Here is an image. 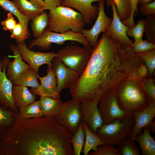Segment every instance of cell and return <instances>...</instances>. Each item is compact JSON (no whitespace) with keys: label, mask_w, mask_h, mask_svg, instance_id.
Here are the masks:
<instances>
[{"label":"cell","mask_w":155,"mask_h":155,"mask_svg":"<svg viewBox=\"0 0 155 155\" xmlns=\"http://www.w3.org/2000/svg\"><path fill=\"white\" fill-rule=\"evenodd\" d=\"M80 104L72 98L63 102L61 110L55 118L61 126L73 135L82 122Z\"/></svg>","instance_id":"ba28073f"},{"label":"cell","mask_w":155,"mask_h":155,"mask_svg":"<svg viewBox=\"0 0 155 155\" xmlns=\"http://www.w3.org/2000/svg\"><path fill=\"white\" fill-rule=\"evenodd\" d=\"M155 120L152 123L150 127V131H151L153 133H155Z\"/></svg>","instance_id":"7dc6e473"},{"label":"cell","mask_w":155,"mask_h":155,"mask_svg":"<svg viewBox=\"0 0 155 155\" xmlns=\"http://www.w3.org/2000/svg\"><path fill=\"white\" fill-rule=\"evenodd\" d=\"M144 32L146 40L155 44V14L146 16L144 20Z\"/></svg>","instance_id":"d6a6232c"},{"label":"cell","mask_w":155,"mask_h":155,"mask_svg":"<svg viewBox=\"0 0 155 155\" xmlns=\"http://www.w3.org/2000/svg\"><path fill=\"white\" fill-rule=\"evenodd\" d=\"M136 72L122 80L114 90L119 106L129 116L143 109L151 102Z\"/></svg>","instance_id":"3957f363"},{"label":"cell","mask_w":155,"mask_h":155,"mask_svg":"<svg viewBox=\"0 0 155 155\" xmlns=\"http://www.w3.org/2000/svg\"><path fill=\"white\" fill-rule=\"evenodd\" d=\"M117 14L121 20L124 21L130 17L131 11L130 0H113Z\"/></svg>","instance_id":"4dcf8cb0"},{"label":"cell","mask_w":155,"mask_h":155,"mask_svg":"<svg viewBox=\"0 0 155 155\" xmlns=\"http://www.w3.org/2000/svg\"><path fill=\"white\" fill-rule=\"evenodd\" d=\"M138 9L144 16L155 14V1L149 3L140 5Z\"/></svg>","instance_id":"b9f144b4"},{"label":"cell","mask_w":155,"mask_h":155,"mask_svg":"<svg viewBox=\"0 0 155 155\" xmlns=\"http://www.w3.org/2000/svg\"><path fill=\"white\" fill-rule=\"evenodd\" d=\"M142 133L137 135L135 138L139 144L143 155H155V141L150 133V128L144 127Z\"/></svg>","instance_id":"44dd1931"},{"label":"cell","mask_w":155,"mask_h":155,"mask_svg":"<svg viewBox=\"0 0 155 155\" xmlns=\"http://www.w3.org/2000/svg\"><path fill=\"white\" fill-rule=\"evenodd\" d=\"M98 108L103 123H109L116 119L123 120L129 116L120 107L114 91L104 95L99 101Z\"/></svg>","instance_id":"9c48e42d"},{"label":"cell","mask_w":155,"mask_h":155,"mask_svg":"<svg viewBox=\"0 0 155 155\" xmlns=\"http://www.w3.org/2000/svg\"><path fill=\"white\" fill-rule=\"evenodd\" d=\"M88 155H121L117 148L111 145H104L99 146L95 151L90 152Z\"/></svg>","instance_id":"74e56055"},{"label":"cell","mask_w":155,"mask_h":155,"mask_svg":"<svg viewBox=\"0 0 155 155\" xmlns=\"http://www.w3.org/2000/svg\"><path fill=\"white\" fill-rule=\"evenodd\" d=\"M138 0H130L131 5V11L130 16L127 20L122 21L123 23L128 27L134 26L135 24L134 20V15L137 14H139L138 9L137 8Z\"/></svg>","instance_id":"ab89813d"},{"label":"cell","mask_w":155,"mask_h":155,"mask_svg":"<svg viewBox=\"0 0 155 155\" xmlns=\"http://www.w3.org/2000/svg\"><path fill=\"white\" fill-rule=\"evenodd\" d=\"M48 13L49 24L46 29L51 31L81 32L86 24L81 14L69 7L59 6Z\"/></svg>","instance_id":"277c9868"},{"label":"cell","mask_w":155,"mask_h":155,"mask_svg":"<svg viewBox=\"0 0 155 155\" xmlns=\"http://www.w3.org/2000/svg\"><path fill=\"white\" fill-rule=\"evenodd\" d=\"M10 37L16 40L17 43L25 42L30 36L28 25L17 22L16 26L11 32Z\"/></svg>","instance_id":"1f68e13d"},{"label":"cell","mask_w":155,"mask_h":155,"mask_svg":"<svg viewBox=\"0 0 155 155\" xmlns=\"http://www.w3.org/2000/svg\"><path fill=\"white\" fill-rule=\"evenodd\" d=\"M82 124L85 135V141L82 151L84 155H88L91 151H95L98 147L104 144L96 133L89 129L85 122L82 121Z\"/></svg>","instance_id":"603a6c76"},{"label":"cell","mask_w":155,"mask_h":155,"mask_svg":"<svg viewBox=\"0 0 155 155\" xmlns=\"http://www.w3.org/2000/svg\"><path fill=\"white\" fill-rule=\"evenodd\" d=\"M105 0H63L61 6L74 8L82 15L86 24H90L98 16L99 9L93 2Z\"/></svg>","instance_id":"e0dca14e"},{"label":"cell","mask_w":155,"mask_h":155,"mask_svg":"<svg viewBox=\"0 0 155 155\" xmlns=\"http://www.w3.org/2000/svg\"><path fill=\"white\" fill-rule=\"evenodd\" d=\"M18 11L31 20L44 11L36 6L28 0H12Z\"/></svg>","instance_id":"484cf974"},{"label":"cell","mask_w":155,"mask_h":155,"mask_svg":"<svg viewBox=\"0 0 155 155\" xmlns=\"http://www.w3.org/2000/svg\"><path fill=\"white\" fill-rule=\"evenodd\" d=\"M92 50V46L68 45L57 51L54 59L61 61L80 76L87 65Z\"/></svg>","instance_id":"8992f818"},{"label":"cell","mask_w":155,"mask_h":155,"mask_svg":"<svg viewBox=\"0 0 155 155\" xmlns=\"http://www.w3.org/2000/svg\"><path fill=\"white\" fill-rule=\"evenodd\" d=\"M17 45L22 59L37 73L42 65L46 64L48 67H51L52 61L57 55L53 51L42 53L32 51L28 48L25 42L17 43Z\"/></svg>","instance_id":"30bf717a"},{"label":"cell","mask_w":155,"mask_h":155,"mask_svg":"<svg viewBox=\"0 0 155 155\" xmlns=\"http://www.w3.org/2000/svg\"><path fill=\"white\" fill-rule=\"evenodd\" d=\"M10 60L8 56L0 60V105L17 113L19 110L15 105L13 98V84L6 75V66Z\"/></svg>","instance_id":"8fae6325"},{"label":"cell","mask_w":155,"mask_h":155,"mask_svg":"<svg viewBox=\"0 0 155 155\" xmlns=\"http://www.w3.org/2000/svg\"><path fill=\"white\" fill-rule=\"evenodd\" d=\"M30 24L33 36L38 38L44 33L49 24L48 13L44 11L31 19Z\"/></svg>","instance_id":"d4e9b609"},{"label":"cell","mask_w":155,"mask_h":155,"mask_svg":"<svg viewBox=\"0 0 155 155\" xmlns=\"http://www.w3.org/2000/svg\"><path fill=\"white\" fill-rule=\"evenodd\" d=\"M143 60L148 68V75L152 77L155 69V49L148 51L137 53Z\"/></svg>","instance_id":"836d02e7"},{"label":"cell","mask_w":155,"mask_h":155,"mask_svg":"<svg viewBox=\"0 0 155 155\" xmlns=\"http://www.w3.org/2000/svg\"><path fill=\"white\" fill-rule=\"evenodd\" d=\"M99 102L97 100L87 101L80 104L82 121L95 133L103 123L98 108Z\"/></svg>","instance_id":"9a60e30c"},{"label":"cell","mask_w":155,"mask_h":155,"mask_svg":"<svg viewBox=\"0 0 155 155\" xmlns=\"http://www.w3.org/2000/svg\"><path fill=\"white\" fill-rule=\"evenodd\" d=\"M52 67L56 78L57 90L59 93L63 89L71 87L80 76L61 61L54 58L52 61Z\"/></svg>","instance_id":"4fadbf2b"},{"label":"cell","mask_w":155,"mask_h":155,"mask_svg":"<svg viewBox=\"0 0 155 155\" xmlns=\"http://www.w3.org/2000/svg\"><path fill=\"white\" fill-rule=\"evenodd\" d=\"M38 73L30 67L23 72L12 83L15 85L36 88L40 85L38 80Z\"/></svg>","instance_id":"cb8c5ba5"},{"label":"cell","mask_w":155,"mask_h":155,"mask_svg":"<svg viewBox=\"0 0 155 155\" xmlns=\"http://www.w3.org/2000/svg\"><path fill=\"white\" fill-rule=\"evenodd\" d=\"M134 124L132 116L122 120L116 119L108 123H103L96 133L104 145L118 146L131 135Z\"/></svg>","instance_id":"5b68a950"},{"label":"cell","mask_w":155,"mask_h":155,"mask_svg":"<svg viewBox=\"0 0 155 155\" xmlns=\"http://www.w3.org/2000/svg\"><path fill=\"white\" fill-rule=\"evenodd\" d=\"M104 1L105 0H101L98 2V13L92 27L89 30L84 29L81 31L83 35L87 39L92 47L97 43L99 34L101 33L105 32L112 21V19L108 17L105 12Z\"/></svg>","instance_id":"7c38bea8"},{"label":"cell","mask_w":155,"mask_h":155,"mask_svg":"<svg viewBox=\"0 0 155 155\" xmlns=\"http://www.w3.org/2000/svg\"><path fill=\"white\" fill-rule=\"evenodd\" d=\"M67 41H75L84 46H92L81 32L69 30L63 33L56 32L46 29L40 36L32 40L27 46L30 49L36 46L40 50L45 51L50 49L52 43L62 45Z\"/></svg>","instance_id":"52a82bcc"},{"label":"cell","mask_w":155,"mask_h":155,"mask_svg":"<svg viewBox=\"0 0 155 155\" xmlns=\"http://www.w3.org/2000/svg\"><path fill=\"white\" fill-rule=\"evenodd\" d=\"M139 78L141 84L150 102H155V80L152 77Z\"/></svg>","instance_id":"8d00e7d4"},{"label":"cell","mask_w":155,"mask_h":155,"mask_svg":"<svg viewBox=\"0 0 155 155\" xmlns=\"http://www.w3.org/2000/svg\"><path fill=\"white\" fill-rule=\"evenodd\" d=\"M43 11L50 10L57 7L61 6L63 0H44Z\"/></svg>","instance_id":"7bdbcfd3"},{"label":"cell","mask_w":155,"mask_h":155,"mask_svg":"<svg viewBox=\"0 0 155 155\" xmlns=\"http://www.w3.org/2000/svg\"><path fill=\"white\" fill-rule=\"evenodd\" d=\"M136 74L140 78L146 77L148 74V68L144 63L142 64L138 67L136 71Z\"/></svg>","instance_id":"ee69618b"},{"label":"cell","mask_w":155,"mask_h":155,"mask_svg":"<svg viewBox=\"0 0 155 155\" xmlns=\"http://www.w3.org/2000/svg\"><path fill=\"white\" fill-rule=\"evenodd\" d=\"M85 141V135L82 122L80 126L73 135L71 140L73 155H80L82 151Z\"/></svg>","instance_id":"83f0119b"},{"label":"cell","mask_w":155,"mask_h":155,"mask_svg":"<svg viewBox=\"0 0 155 155\" xmlns=\"http://www.w3.org/2000/svg\"><path fill=\"white\" fill-rule=\"evenodd\" d=\"M16 113L0 105V131L12 123Z\"/></svg>","instance_id":"d590c367"},{"label":"cell","mask_w":155,"mask_h":155,"mask_svg":"<svg viewBox=\"0 0 155 155\" xmlns=\"http://www.w3.org/2000/svg\"><path fill=\"white\" fill-rule=\"evenodd\" d=\"M144 20L140 18L134 26L129 27L127 34L129 37H133L134 39V43H138L142 40L144 32Z\"/></svg>","instance_id":"e575fe53"},{"label":"cell","mask_w":155,"mask_h":155,"mask_svg":"<svg viewBox=\"0 0 155 155\" xmlns=\"http://www.w3.org/2000/svg\"><path fill=\"white\" fill-rule=\"evenodd\" d=\"M30 2L38 7L43 10L44 2L43 0H28Z\"/></svg>","instance_id":"f6af8a7d"},{"label":"cell","mask_w":155,"mask_h":155,"mask_svg":"<svg viewBox=\"0 0 155 155\" xmlns=\"http://www.w3.org/2000/svg\"><path fill=\"white\" fill-rule=\"evenodd\" d=\"M144 62L131 45L103 33L83 72L69 91L72 98L81 103L99 101L114 91L123 80L135 72Z\"/></svg>","instance_id":"6da1fadb"},{"label":"cell","mask_w":155,"mask_h":155,"mask_svg":"<svg viewBox=\"0 0 155 155\" xmlns=\"http://www.w3.org/2000/svg\"><path fill=\"white\" fill-rule=\"evenodd\" d=\"M131 46L136 53L146 52L155 49V44L147 40H142L138 43H133Z\"/></svg>","instance_id":"f35d334b"},{"label":"cell","mask_w":155,"mask_h":155,"mask_svg":"<svg viewBox=\"0 0 155 155\" xmlns=\"http://www.w3.org/2000/svg\"><path fill=\"white\" fill-rule=\"evenodd\" d=\"M107 6L112 8L113 18L112 21L104 33L121 42L132 45L134 41L129 38L127 34L129 27L125 25L119 17L115 4L113 0H105Z\"/></svg>","instance_id":"5bb4252c"},{"label":"cell","mask_w":155,"mask_h":155,"mask_svg":"<svg viewBox=\"0 0 155 155\" xmlns=\"http://www.w3.org/2000/svg\"><path fill=\"white\" fill-rule=\"evenodd\" d=\"M12 15L11 13H8L6 19L1 22L3 29L5 31L11 32L17 23Z\"/></svg>","instance_id":"60d3db41"},{"label":"cell","mask_w":155,"mask_h":155,"mask_svg":"<svg viewBox=\"0 0 155 155\" xmlns=\"http://www.w3.org/2000/svg\"><path fill=\"white\" fill-rule=\"evenodd\" d=\"M18 113L0 131V155L73 154V135L55 118L25 119Z\"/></svg>","instance_id":"7a4b0ae2"},{"label":"cell","mask_w":155,"mask_h":155,"mask_svg":"<svg viewBox=\"0 0 155 155\" xmlns=\"http://www.w3.org/2000/svg\"><path fill=\"white\" fill-rule=\"evenodd\" d=\"M46 73L45 76H38L40 82V86L36 88H32L30 90L35 95L60 99V93L57 90L56 78L52 67H47Z\"/></svg>","instance_id":"2e32d148"},{"label":"cell","mask_w":155,"mask_h":155,"mask_svg":"<svg viewBox=\"0 0 155 155\" xmlns=\"http://www.w3.org/2000/svg\"><path fill=\"white\" fill-rule=\"evenodd\" d=\"M12 96L14 104L18 109L32 103L36 98L27 87L18 85L13 86Z\"/></svg>","instance_id":"ffe728a7"},{"label":"cell","mask_w":155,"mask_h":155,"mask_svg":"<svg viewBox=\"0 0 155 155\" xmlns=\"http://www.w3.org/2000/svg\"><path fill=\"white\" fill-rule=\"evenodd\" d=\"M154 1H155V0H138V4L141 5L148 4Z\"/></svg>","instance_id":"bcb514c9"},{"label":"cell","mask_w":155,"mask_h":155,"mask_svg":"<svg viewBox=\"0 0 155 155\" xmlns=\"http://www.w3.org/2000/svg\"><path fill=\"white\" fill-rule=\"evenodd\" d=\"M19 115L25 119L38 118L44 117L39 100L19 108Z\"/></svg>","instance_id":"4316f807"},{"label":"cell","mask_w":155,"mask_h":155,"mask_svg":"<svg viewBox=\"0 0 155 155\" xmlns=\"http://www.w3.org/2000/svg\"><path fill=\"white\" fill-rule=\"evenodd\" d=\"M134 120L132 132L129 137L135 141L136 136L141 133L145 127L150 128L155 117V102H151L143 109L134 113L132 115Z\"/></svg>","instance_id":"ac0fdd59"},{"label":"cell","mask_w":155,"mask_h":155,"mask_svg":"<svg viewBox=\"0 0 155 155\" xmlns=\"http://www.w3.org/2000/svg\"><path fill=\"white\" fill-rule=\"evenodd\" d=\"M9 48L13 54L14 59L13 61L10 60L7 63L6 71L8 78L12 82L30 67L22 59L17 45L11 44Z\"/></svg>","instance_id":"d6986e66"},{"label":"cell","mask_w":155,"mask_h":155,"mask_svg":"<svg viewBox=\"0 0 155 155\" xmlns=\"http://www.w3.org/2000/svg\"><path fill=\"white\" fill-rule=\"evenodd\" d=\"M0 6L5 11L11 13L18 18V22L28 25L31 20L29 17L22 14L18 10L12 1L9 0H0Z\"/></svg>","instance_id":"f1b7e54d"},{"label":"cell","mask_w":155,"mask_h":155,"mask_svg":"<svg viewBox=\"0 0 155 155\" xmlns=\"http://www.w3.org/2000/svg\"><path fill=\"white\" fill-rule=\"evenodd\" d=\"M134 142L128 137L120 143L117 148L121 155H140V148Z\"/></svg>","instance_id":"f546056e"},{"label":"cell","mask_w":155,"mask_h":155,"mask_svg":"<svg viewBox=\"0 0 155 155\" xmlns=\"http://www.w3.org/2000/svg\"><path fill=\"white\" fill-rule=\"evenodd\" d=\"M44 116L55 118L59 112L63 102L60 99L40 96L39 100Z\"/></svg>","instance_id":"7402d4cb"}]
</instances>
